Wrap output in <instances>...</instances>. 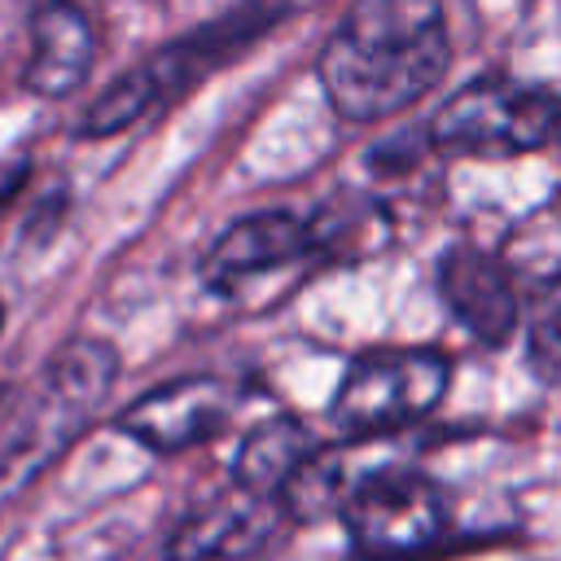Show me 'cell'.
Instances as JSON below:
<instances>
[{"instance_id": "7c38bea8", "label": "cell", "mask_w": 561, "mask_h": 561, "mask_svg": "<svg viewBox=\"0 0 561 561\" xmlns=\"http://www.w3.org/2000/svg\"><path fill=\"white\" fill-rule=\"evenodd\" d=\"M311 456V438L298 421L276 416L267 425H259L237 456V486L276 500L285 491V482L298 473V465Z\"/></svg>"}, {"instance_id": "ba28073f", "label": "cell", "mask_w": 561, "mask_h": 561, "mask_svg": "<svg viewBox=\"0 0 561 561\" xmlns=\"http://www.w3.org/2000/svg\"><path fill=\"white\" fill-rule=\"evenodd\" d=\"M438 294L447 302V311L478 337V342H508L522 307H517V289L508 267L478 245H451L438 263Z\"/></svg>"}, {"instance_id": "5bb4252c", "label": "cell", "mask_w": 561, "mask_h": 561, "mask_svg": "<svg viewBox=\"0 0 561 561\" xmlns=\"http://www.w3.org/2000/svg\"><path fill=\"white\" fill-rule=\"evenodd\" d=\"M18 188H22V171H9V175L0 180V210L13 202V193H18Z\"/></svg>"}, {"instance_id": "9c48e42d", "label": "cell", "mask_w": 561, "mask_h": 561, "mask_svg": "<svg viewBox=\"0 0 561 561\" xmlns=\"http://www.w3.org/2000/svg\"><path fill=\"white\" fill-rule=\"evenodd\" d=\"M96 61V31L75 0H44L31 18V57L22 70L26 92L70 96Z\"/></svg>"}, {"instance_id": "8992f818", "label": "cell", "mask_w": 561, "mask_h": 561, "mask_svg": "<svg viewBox=\"0 0 561 561\" xmlns=\"http://www.w3.org/2000/svg\"><path fill=\"white\" fill-rule=\"evenodd\" d=\"M232 416V390L215 377L167 381L123 408L118 430L149 451H184L215 438Z\"/></svg>"}, {"instance_id": "6da1fadb", "label": "cell", "mask_w": 561, "mask_h": 561, "mask_svg": "<svg viewBox=\"0 0 561 561\" xmlns=\"http://www.w3.org/2000/svg\"><path fill=\"white\" fill-rule=\"evenodd\" d=\"M451 61L443 0H351L320 53V83L346 123H381L421 101Z\"/></svg>"}, {"instance_id": "277c9868", "label": "cell", "mask_w": 561, "mask_h": 561, "mask_svg": "<svg viewBox=\"0 0 561 561\" xmlns=\"http://www.w3.org/2000/svg\"><path fill=\"white\" fill-rule=\"evenodd\" d=\"M451 381V359L430 346L403 351H368L359 355L342 386L333 390V421L346 434H386L421 421L438 408Z\"/></svg>"}, {"instance_id": "52a82bcc", "label": "cell", "mask_w": 561, "mask_h": 561, "mask_svg": "<svg viewBox=\"0 0 561 561\" xmlns=\"http://www.w3.org/2000/svg\"><path fill=\"white\" fill-rule=\"evenodd\" d=\"M320 245L316 237V224L289 215V210H254L237 224H228L206 259H202V280L219 294H232L237 285L263 276V272H276L302 254H311Z\"/></svg>"}, {"instance_id": "7a4b0ae2", "label": "cell", "mask_w": 561, "mask_h": 561, "mask_svg": "<svg viewBox=\"0 0 561 561\" xmlns=\"http://www.w3.org/2000/svg\"><path fill=\"white\" fill-rule=\"evenodd\" d=\"M276 13L272 9H245L232 13L215 26H202L167 48H158L153 57H145L140 66H131L127 75H118L79 118V136L88 140H105L114 131H127L131 123H140L145 114H153L158 105L184 96L193 83H202L215 66H224L232 53H241L259 31H267Z\"/></svg>"}, {"instance_id": "4fadbf2b", "label": "cell", "mask_w": 561, "mask_h": 561, "mask_svg": "<svg viewBox=\"0 0 561 561\" xmlns=\"http://www.w3.org/2000/svg\"><path fill=\"white\" fill-rule=\"evenodd\" d=\"M530 355L539 364V373L561 377V289H552L530 324Z\"/></svg>"}, {"instance_id": "9a60e30c", "label": "cell", "mask_w": 561, "mask_h": 561, "mask_svg": "<svg viewBox=\"0 0 561 561\" xmlns=\"http://www.w3.org/2000/svg\"><path fill=\"white\" fill-rule=\"evenodd\" d=\"M0 333H4V302H0Z\"/></svg>"}, {"instance_id": "8fae6325", "label": "cell", "mask_w": 561, "mask_h": 561, "mask_svg": "<svg viewBox=\"0 0 561 561\" xmlns=\"http://www.w3.org/2000/svg\"><path fill=\"white\" fill-rule=\"evenodd\" d=\"M272 522H276L272 500L237 486L232 495L206 504L202 513H193L180 526V535L171 539V561H232V557H245L267 539Z\"/></svg>"}, {"instance_id": "3957f363", "label": "cell", "mask_w": 561, "mask_h": 561, "mask_svg": "<svg viewBox=\"0 0 561 561\" xmlns=\"http://www.w3.org/2000/svg\"><path fill=\"white\" fill-rule=\"evenodd\" d=\"M430 140L447 153L508 158L561 140V92L530 88L517 79H473L465 83L430 123Z\"/></svg>"}, {"instance_id": "30bf717a", "label": "cell", "mask_w": 561, "mask_h": 561, "mask_svg": "<svg viewBox=\"0 0 561 561\" xmlns=\"http://www.w3.org/2000/svg\"><path fill=\"white\" fill-rule=\"evenodd\" d=\"M114 377H118V355L105 342H70L53 355L44 373V416H48L44 434L53 451L96 412Z\"/></svg>"}, {"instance_id": "5b68a950", "label": "cell", "mask_w": 561, "mask_h": 561, "mask_svg": "<svg viewBox=\"0 0 561 561\" xmlns=\"http://www.w3.org/2000/svg\"><path fill=\"white\" fill-rule=\"evenodd\" d=\"M346 526L359 552L377 561H403L443 535L447 508L438 486L421 473H373L346 500Z\"/></svg>"}]
</instances>
